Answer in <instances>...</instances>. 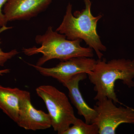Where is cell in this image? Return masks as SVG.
<instances>
[{"mask_svg": "<svg viewBox=\"0 0 134 134\" xmlns=\"http://www.w3.org/2000/svg\"><path fill=\"white\" fill-rule=\"evenodd\" d=\"M12 28V27H8L7 26L1 27L0 29V34L3 31ZM1 44V41L0 40V44ZM19 53V52L16 49H13L9 52H5L3 51L0 47V66H3L5 63L9 60L12 59V58L18 54Z\"/></svg>", "mask_w": 134, "mask_h": 134, "instance_id": "obj_12", "label": "cell"}, {"mask_svg": "<svg viewBox=\"0 0 134 134\" xmlns=\"http://www.w3.org/2000/svg\"><path fill=\"white\" fill-rule=\"evenodd\" d=\"M19 126L26 130L33 131L48 129L52 127L50 115L41 110H37L32 104L30 93L21 90L19 103Z\"/></svg>", "mask_w": 134, "mask_h": 134, "instance_id": "obj_7", "label": "cell"}, {"mask_svg": "<svg viewBox=\"0 0 134 134\" xmlns=\"http://www.w3.org/2000/svg\"><path fill=\"white\" fill-rule=\"evenodd\" d=\"M87 75L86 73L78 74L62 83L68 89L70 99L78 114L83 117L86 123L91 124L96 118L97 112L85 102L79 89V82L86 79Z\"/></svg>", "mask_w": 134, "mask_h": 134, "instance_id": "obj_9", "label": "cell"}, {"mask_svg": "<svg viewBox=\"0 0 134 134\" xmlns=\"http://www.w3.org/2000/svg\"><path fill=\"white\" fill-rule=\"evenodd\" d=\"M85 8L76 10L72 14V6L69 3L61 24L56 31L66 36L69 40H83L90 48L96 52L98 59H102L103 52L106 47L102 43L97 32L98 22L102 17L101 15L94 16L91 12L90 0H83Z\"/></svg>", "mask_w": 134, "mask_h": 134, "instance_id": "obj_2", "label": "cell"}, {"mask_svg": "<svg viewBox=\"0 0 134 134\" xmlns=\"http://www.w3.org/2000/svg\"><path fill=\"white\" fill-rule=\"evenodd\" d=\"M52 0H7L3 12L8 22L28 20L46 9Z\"/></svg>", "mask_w": 134, "mask_h": 134, "instance_id": "obj_8", "label": "cell"}, {"mask_svg": "<svg viewBox=\"0 0 134 134\" xmlns=\"http://www.w3.org/2000/svg\"><path fill=\"white\" fill-rule=\"evenodd\" d=\"M63 134H99V129L96 124H88L77 118Z\"/></svg>", "mask_w": 134, "mask_h": 134, "instance_id": "obj_11", "label": "cell"}, {"mask_svg": "<svg viewBox=\"0 0 134 134\" xmlns=\"http://www.w3.org/2000/svg\"><path fill=\"white\" fill-rule=\"evenodd\" d=\"M66 38L65 35L53 31L52 27L49 26L44 34L36 36L35 41L37 44L41 45L40 47L24 48L22 50L25 55L29 56L42 54L43 55L36 65L39 66H43L53 59L62 61L76 57H93V49L81 46V40H71Z\"/></svg>", "mask_w": 134, "mask_h": 134, "instance_id": "obj_3", "label": "cell"}, {"mask_svg": "<svg viewBox=\"0 0 134 134\" xmlns=\"http://www.w3.org/2000/svg\"><path fill=\"white\" fill-rule=\"evenodd\" d=\"M111 99L104 98L97 100L94 109L97 115L92 123L99 129V134H115L120 125H134V108L125 106L117 107Z\"/></svg>", "mask_w": 134, "mask_h": 134, "instance_id": "obj_5", "label": "cell"}, {"mask_svg": "<svg viewBox=\"0 0 134 134\" xmlns=\"http://www.w3.org/2000/svg\"><path fill=\"white\" fill-rule=\"evenodd\" d=\"M7 0H0V26L2 27L7 26L8 21L5 18V15L3 12L2 9L4 7Z\"/></svg>", "mask_w": 134, "mask_h": 134, "instance_id": "obj_13", "label": "cell"}, {"mask_svg": "<svg viewBox=\"0 0 134 134\" xmlns=\"http://www.w3.org/2000/svg\"><path fill=\"white\" fill-rule=\"evenodd\" d=\"M36 92L45 104L54 130L58 134H63L77 119L68 97L50 85L38 86Z\"/></svg>", "mask_w": 134, "mask_h": 134, "instance_id": "obj_4", "label": "cell"}, {"mask_svg": "<svg viewBox=\"0 0 134 134\" xmlns=\"http://www.w3.org/2000/svg\"><path fill=\"white\" fill-rule=\"evenodd\" d=\"M10 72V70L9 69H4L0 70V76L3 75L5 74H8Z\"/></svg>", "mask_w": 134, "mask_h": 134, "instance_id": "obj_14", "label": "cell"}, {"mask_svg": "<svg viewBox=\"0 0 134 134\" xmlns=\"http://www.w3.org/2000/svg\"><path fill=\"white\" fill-rule=\"evenodd\" d=\"M97 60L92 58L76 57L62 61L55 67L46 68L28 63L41 75L51 77L62 83L78 74H88L93 70Z\"/></svg>", "mask_w": 134, "mask_h": 134, "instance_id": "obj_6", "label": "cell"}, {"mask_svg": "<svg viewBox=\"0 0 134 134\" xmlns=\"http://www.w3.org/2000/svg\"><path fill=\"white\" fill-rule=\"evenodd\" d=\"M87 75L97 92L94 100L107 98L115 104L123 105L117 98L115 83L121 80L129 88L134 87V59H114L108 62L105 59H99L93 70Z\"/></svg>", "mask_w": 134, "mask_h": 134, "instance_id": "obj_1", "label": "cell"}, {"mask_svg": "<svg viewBox=\"0 0 134 134\" xmlns=\"http://www.w3.org/2000/svg\"><path fill=\"white\" fill-rule=\"evenodd\" d=\"M22 90L0 85V109L16 123L18 119L19 103Z\"/></svg>", "mask_w": 134, "mask_h": 134, "instance_id": "obj_10", "label": "cell"}]
</instances>
